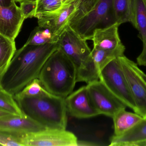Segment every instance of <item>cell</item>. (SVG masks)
Returning <instances> with one entry per match:
<instances>
[{
	"instance_id": "cell-1",
	"label": "cell",
	"mask_w": 146,
	"mask_h": 146,
	"mask_svg": "<svg viewBox=\"0 0 146 146\" xmlns=\"http://www.w3.org/2000/svg\"><path fill=\"white\" fill-rule=\"evenodd\" d=\"M59 48L58 44L40 45H24L16 50L0 79V87L13 96L38 78L44 64Z\"/></svg>"
},
{
	"instance_id": "cell-2",
	"label": "cell",
	"mask_w": 146,
	"mask_h": 146,
	"mask_svg": "<svg viewBox=\"0 0 146 146\" xmlns=\"http://www.w3.org/2000/svg\"><path fill=\"white\" fill-rule=\"evenodd\" d=\"M15 100L25 115L46 128L66 129L68 111L65 98L48 92L40 96Z\"/></svg>"
},
{
	"instance_id": "cell-3",
	"label": "cell",
	"mask_w": 146,
	"mask_h": 146,
	"mask_svg": "<svg viewBox=\"0 0 146 146\" xmlns=\"http://www.w3.org/2000/svg\"><path fill=\"white\" fill-rule=\"evenodd\" d=\"M38 79L47 91L66 98L76 83V70L72 61L58 48L44 64Z\"/></svg>"
},
{
	"instance_id": "cell-4",
	"label": "cell",
	"mask_w": 146,
	"mask_h": 146,
	"mask_svg": "<svg viewBox=\"0 0 146 146\" xmlns=\"http://www.w3.org/2000/svg\"><path fill=\"white\" fill-rule=\"evenodd\" d=\"M59 49L72 61L75 67L76 82L87 84L98 80L99 74L92 59V50L86 40L82 38L68 26L58 39Z\"/></svg>"
},
{
	"instance_id": "cell-5",
	"label": "cell",
	"mask_w": 146,
	"mask_h": 146,
	"mask_svg": "<svg viewBox=\"0 0 146 146\" xmlns=\"http://www.w3.org/2000/svg\"><path fill=\"white\" fill-rule=\"evenodd\" d=\"M115 24L114 0H100L90 13L70 26L82 38L87 40H92L95 30Z\"/></svg>"
},
{
	"instance_id": "cell-6",
	"label": "cell",
	"mask_w": 146,
	"mask_h": 146,
	"mask_svg": "<svg viewBox=\"0 0 146 146\" xmlns=\"http://www.w3.org/2000/svg\"><path fill=\"white\" fill-rule=\"evenodd\" d=\"M118 57L100 71L99 80L117 98L136 113L137 108Z\"/></svg>"
},
{
	"instance_id": "cell-7",
	"label": "cell",
	"mask_w": 146,
	"mask_h": 146,
	"mask_svg": "<svg viewBox=\"0 0 146 146\" xmlns=\"http://www.w3.org/2000/svg\"><path fill=\"white\" fill-rule=\"evenodd\" d=\"M137 108L136 114L146 117V82L139 73L137 63L124 55L118 57Z\"/></svg>"
},
{
	"instance_id": "cell-8",
	"label": "cell",
	"mask_w": 146,
	"mask_h": 146,
	"mask_svg": "<svg viewBox=\"0 0 146 146\" xmlns=\"http://www.w3.org/2000/svg\"><path fill=\"white\" fill-rule=\"evenodd\" d=\"M23 146H76L77 137L66 129L46 128L25 135L21 139Z\"/></svg>"
},
{
	"instance_id": "cell-9",
	"label": "cell",
	"mask_w": 146,
	"mask_h": 146,
	"mask_svg": "<svg viewBox=\"0 0 146 146\" xmlns=\"http://www.w3.org/2000/svg\"><path fill=\"white\" fill-rule=\"evenodd\" d=\"M87 89L90 101L100 115L112 118L116 113L127 106L117 98L99 80L87 84Z\"/></svg>"
},
{
	"instance_id": "cell-10",
	"label": "cell",
	"mask_w": 146,
	"mask_h": 146,
	"mask_svg": "<svg viewBox=\"0 0 146 146\" xmlns=\"http://www.w3.org/2000/svg\"><path fill=\"white\" fill-rule=\"evenodd\" d=\"M80 0H76L70 3H65L57 11L50 13L36 14L38 26L47 28L60 37L68 26L69 19L76 10Z\"/></svg>"
},
{
	"instance_id": "cell-11",
	"label": "cell",
	"mask_w": 146,
	"mask_h": 146,
	"mask_svg": "<svg viewBox=\"0 0 146 146\" xmlns=\"http://www.w3.org/2000/svg\"><path fill=\"white\" fill-rule=\"evenodd\" d=\"M65 100L67 111L73 117L83 119L100 115L90 101L86 86L72 92Z\"/></svg>"
},
{
	"instance_id": "cell-12",
	"label": "cell",
	"mask_w": 146,
	"mask_h": 146,
	"mask_svg": "<svg viewBox=\"0 0 146 146\" xmlns=\"http://www.w3.org/2000/svg\"><path fill=\"white\" fill-rule=\"evenodd\" d=\"M46 129L28 117L10 115L0 117V132L19 139Z\"/></svg>"
},
{
	"instance_id": "cell-13",
	"label": "cell",
	"mask_w": 146,
	"mask_h": 146,
	"mask_svg": "<svg viewBox=\"0 0 146 146\" xmlns=\"http://www.w3.org/2000/svg\"><path fill=\"white\" fill-rule=\"evenodd\" d=\"M25 20L16 4L9 7L0 6V33L12 40L19 35Z\"/></svg>"
},
{
	"instance_id": "cell-14",
	"label": "cell",
	"mask_w": 146,
	"mask_h": 146,
	"mask_svg": "<svg viewBox=\"0 0 146 146\" xmlns=\"http://www.w3.org/2000/svg\"><path fill=\"white\" fill-rule=\"evenodd\" d=\"M119 26L116 23L105 28L95 30L92 39L94 47L111 51L124 46L118 33Z\"/></svg>"
},
{
	"instance_id": "cell-15",
	"label": "cell",
	"mask_w": 146,
	"mask_h": 146,
	"mask_svg": "<svg viewBox=\"0 0 146 146\" xmlns=\"http://www.w3.org/2000/svg\"><path fill=\"white\" fill-rule=\"evenodd\" d=\"M111 146H146V117L127 132L111 138Z\"/></svg>"
},
{
	"instance_id": "cell-16",
	"label": "cell",
	"mask_w": 146,
	"mask_h": 146,
	"mask_svg": "<svg viewBox=\"0 0 146 146\" xmlns=\"http://www.w3.org/2000/svg\"><path fill=\"white\" fill-rule=\"evenodd\" d=\"M114 122V136H119L125 133L137 125L143 117L136 113H131L123 109L112 117Z\"/></svg>"
},
{
	"instance_id": "cell-17",
	"label": "cell",
	"mask_w": 146,
	"mask_h": 146,
	"mask_svg": "<svg viewBox=\"0 0 146 146\" xmlns=\"http://www.w3.org/2000/svg\"><path fill=\"white\" fill-rule=\"evenodd\" d=\"M130 23L138 30V37L144 45L146 42V0H133Z\"/></svg>"
},
{
	"instance_id": "cell-18",
	"label": "cell",
	"mask_w": 146,
	"mask_h": 146,
	"mask_svg": "<svg viewBox=\"0 0 146 146\" xmlns=\"http://www.w3.org/2000/svg\"><path fill=\"white\" fill-rule=\"evenodd\" d=\"M125 46L120 47L114 50H105L93 47L91 52L92 59L98 73L109 63L124 55Z\"/></svg>"
},
{
	"instance_id": "cell-19",
	"label": "cell",
	"mask_w": 146,
	"mask_h": 146,
	"mask_svg": "<svg viewBox=\"0 0 146 146\" xmlns=\"http://www.w3.org/2000/svg\"><path fill=\"white\" fill-rule=\"evenodd\" d=\"M16 51L15 40L0 33V70L3 74Z\"/></svg>"
},
{
	"instance_id": "cell-20",
	"label": "cell",
	"mask_w": 146,
	"mask_h": 146,
	"mask_svg": "<svg viewBox=\"0 0 146 146\" xmlns=\"http://www.w3.org/2000/svg\"><path fill=\"white\" fill-rule=\"evenodd\" d=\"M59 36L47 28L38 26L31 32L25 45H40L46 44L55 43L58 42Z\"/></svg>"
},
{
	"instance_id": "cell-21",
	"label": "cell",
	"mask_w": 146,
	"mask_h": 146,
	"mask_svg": "<svg viewBox=\"0 0 146 146\" xmlns=\"http://www.w3.org/2000/svg\"><path fill=\"white\" fill-rule=\"evenodd\" d=\"M133 0H114V8L117 24L119 25L131 22Z\"/></svg>"
},
{
	"instance_id": "cell-22",
	"label": "cell",
	"mask_w": 146,
	"mask_h": 146,
	"mask_svg": "<svg viewBox=\"0 0 146 146\" xmlns=\"http://www.w3.org/2000/svg\"><path fill=\"white\" fill-rule=\"evenodd\" d=\"M0 109L21 117L27 116L22 112L13 96L1 88H0Z\"/></svg>"
},
{
	"instance_id": "cell-23",
	"label": "cell",
	"mask_w": 146,
	"mask_h": 146,
	"mask_svg": "<svg viewBox=\"0 0 146 146\" xmlns=\"http://www.w3.org/2000/svg\"><path fill=\"white\" fill-rule=\"evenodd\" d=\"M100 0H80L76 10L70 17L68 25L71 26L82 19L96 7Z\"/></svg>"
},
{
	"instance_id": "cell-24",
	"label": "cell",
	"mask_w": 146,
	"mask_h": 146,
	"mask_svg": "<svg viewBox=\"0 0 146 146\" xmlns=\"http://www.w3.org/2000/svg\"><path fill=\"white\" fill-rule=\"evenodd\" d=\"M38 78L35 79L27 85L21 91L13 96L15 99L25 97H34L40 96L48 92Z\"/></svg>"
},
{
	"instance_id": "cell-25",
	"label": "cell",
	"mask_w": 146,
	"mask_h": 146,
	"mask_svg": "<svg viewBox=\"0 0 146 146\" xmlns=\"http://www.w3.org/2000/svg\"><path fill=\"white\" fill-rule=\"evenodd\" d=\"M64 4L63 0H38L36 14L55 12Z\"/></svg>"
},
{
	"instance_id": "cell-26",
	"label": "cell",
	"mask_w": 146,
	"mask_h": 146,
	"mask_svg": "<svg viewBox=\"0 0 146 146\" xmlns=\"http://www.w3.org/2000/svg\"><path fill=\"white\" fill-rule=\"evenodd\" d=\"M19 3L21 11L25 19L35 17L37 7V1H22Z\"/></svg>"
},
{
	"instance_id": "cell-27",
	"label": "cell",
	"mask_w": 146,
	"mask_h": 146,
	"mask_svg": "<svg viewBox=\"0 0 146 146\" xmlns=\"http://www.w3.org/2000/svg\"><path fill=\"white\" fill-rule=\"evenodd\" d=\"M0 146H23L21 139L0 132Z\"/></svg>"
},
{
	"instance_id": "cell-28",
	"label": "cell",
	"mask_w": 146,
	"mask_h": 146,
	"mask_svg": "<svg viewBox=\"0 0 146 146\" xmlns=\"http://www.w3.org/2000/svg\"><path fill=\"white\" fill-rule=\"evenodd\" d=\"M137 64L146 67V42L143 45V49L137 58Z\"/></svg>"
},
{
	"instance_id": "cell-29",
	"label": "cell",
	"mask_w": 146,
	"mask_h": 146,
	"mask_svg": "<svg viewBox=\"0 0 146 146\" xmlns=\"http://www.w3.org/2000/svg\"><path fill=\"white\" fill-rule=\"evenodd\" d=\"M15 0H0V6L5 7H10L16 4Z\"/></svg>"
},
{
	"instance_id": "cell-30",
	"label": "cell",
	"mask_w": 146,
	"mask_h": 146,
	"mask_svg": "<svg viewBox=\"0 0 146 146\" xmlns=\"http://www.w3.org/2000/svg\"><path fill=\"white\" fill-rule=\"evenodd\" d=\"M10 115H12L11 113L6 111L0 109V117L6 116Z\"/></svg>"
},
{
	"instance_id": "cell-31",
	"label": "cell",
	"mask_w": 146,
	"mask_h": 146,
	"mask_svg": "<svg viewBox=\"0 0 146 146\" xmlns=\"http://www.w3.org/2000/svg\"><path fill=\"white\" fill-rule=\"evenodd\" d=\"M139 71L140 74V75H141V77H142V78H143V79H144V80H145V82H146V74L145 73H144V72H143V71H142V70H141V69H140V68H139Z\"/></svg>"
},
{
	"instance_id": "cell-32",
	"label": "cell",
	"mask_w": 146,
	"mask_h": 146,
	"mask_svg": "<svg viewBox=\"0 0 146 146\" xmlns=\"http://www.w3.org/2000/svg\"><path fill=\"white\" fill-rule=\"evenodd\" d=\"M16 2H19L22 1H37L38 0H15Z\"/></svg>"
},
{
	"instance_id": "cell-33",
	"label": "cell",
	"mask_w": 146,
	"mask_h": 146,
	"mask_svg": "<svg viewBox=\"0 0 146 146\" xmlns=\"http://www.w3.org/2000/svg\"><path fill=\"white\" fill-rule=\"evenodd\" d=\"M3 73L1 72V70H0V79H1V77Z\"/></svg>"
},
{
	"instance_id": "cell-34",
	"label": "cell",
	"mask_w": 146,
	"mask_h": 146,
	"mask_svg": "<svg viewBox=\"0 0 146 146\" xmlns=\"http://www.w3.org/2000/svg\"><path fill=\"white\" fill-rule=\"evenodd\" d=\"M0 88H1V87H0Z\"/></svg>"
}]
</instances>
